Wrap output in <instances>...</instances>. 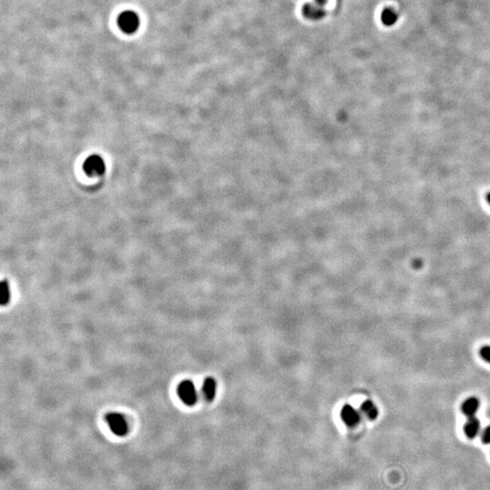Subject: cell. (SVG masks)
Wrapping results in <instances>:
<instances>
[{
	"instance_id": "ba28073f",
	"label": "cell",
	"mask_w": 490,
	"mask_h": 490,
	"mask_svg": "<svg viewBox=\"0 0 490 490\" xmlns=\"http://www.w3.org/2000/svg\"><path fill=\"white\" fill-rule=\"evenodd\" d=\"M480 429V421L474 416L468 418L464 425V432L468 439H474L478 436Z\"/></svg>"
},
{
	"instance_id": "5bb4252c",
	"label": "cell",
	"mask_w": 490,
	"mask_h": 490,
	"mask_svg": "<svg viewBox=\"0 0 490 490\" xmlns=\"http://www.w3.org/2000/svg\"><path fill=\"white\" fill-rule=\"evenodd\" d=\"M487 200H488V201H489V203H490V195H488V197H487Z\"/></svg>"
},
{
	"instance_id": "7a4b0ae2",
	"label": "cell",
	"mask_w": 490,
	"mask_h": 490,
	"mask_svg": "<svg viewBox=\"0 0 490 490\" xmlns=\"http://www.w3.org/2000/svg\"><path fill=\"white\" fill-rule=\"evenodd\" d=\"M178 396L185 405L193 406L197 402L198 393L195 389V384L191 380H183L178 386Z\"/></svg>"
},
{
	"instance_id": "8992f818",
	"label": "cell",
	"mask_w": 490,
	"mask_h": 490,
	"mask_svg": "<svg viewBox=\"0 0 490 490\" xmlns=\"http://www.w3.org/2000/svg\"><path fill=\"white\" fill-rule=\"evenodd\" d=\"M480 406V402L478 401V398L476 397H469L461 405V410L463 414L466 415L468 418L474 417L477 413L478 408Z\"/></svg>"
},
{
	"instance_id": "52a82bcc",
	"label": "cell",
	"mask_w": 490,
	"mask_h": 490,
	"mask_svg": "<svg viewBox=\"0 0 490 490\" xmlns=\"http://www.w3.org/2000/svg\"><path fill=\"white\" fill-rule=\"evenodd\" d=\"M216 388L217 384L213 378L209 377L204 379L201 387V391L206 401H212L214 400L216 394Z\"/></svg>"
},
{
	"instance_id": "7c38bea8",
	"label": "cell",
	"mask_w": 490,
	"mask_h": 490,
	"mask_svg": "<svg viewBox=\"0 0 490 490\" xmlns=\"http://www.w3.org/2000/svg\"><path fill=\"white\" fill-rule=\"evenodd\" d=\"M480 358L490 364V345H485L479 350Z\"/></svg>"
},
{
	"instance_id": "9c48e42d",
	"label": "cell",
	"mask_w": 490,
	"mask_h": 490,
	"mask_svg": "<svg viewBox=\"0 0 490 490\" xmlns=\"http://www.w3.org/2000/svg\"><path fill=\"white\" fill-rule=\"evenodd\" d=\"M360 409L362 413L369 419V420H375L379 416V409L377 406L371 401H366L361 404Z\"/></svg>"
},
{
	"instance_id": "4fadbf2b",
	"label": "cell",
	"mask_w": 490,
	"mask_h": 490,
	"mask_svg": "<svg viewBox=\"0 0 490 490\" xmlns=\"http://www.w3.org/2000/svg\"><path fill=\"white\" fill-rule=\"evenodd\" d=\"M481 439L485 444H490V426L485 428Z\"/></svg>"
},
{
	"instance_id": "3957f363",
	"label": "cell",
	"mask_w": 490,
	"mask_h": 490,
	"mask_svg": "<svg viewBox=\"0 0 490 490\" xmlns=\"http://www.w3.org/2000/svg\"><path fill=\"white\" fill-rule=\"evenodd\" d=\"M120 27L122 28L123 31L126 33H134L139 26V19L136 16V14L133 12L123 13L120 16L119 20Z\"/></svg>"
},
{
	"instance_id": "30bf717a",
	"label": "cell",
	"mask_w": 490,
	"mask_h": 490,
	"mask_svg": "<svg viewBox=\"0 0 490 490\" xmlns=\"http://www.w3.org/2000/svg\"><path fill=\"white\" fill-rule=\"evenodd\" d=\"M11 299L10 286L7 281H2L0 283V304L5 306L8 304Z\"/></svg>"
},
{
	"instance_id": "8fae6325",
	"label": "cell",
	"mask_w": 490,
	"mask_h": 490,
	"mask_svg": "<svg viewBox=\"0 0 490 490\" xmlns=\"http://www.w3.org/2000/svg\"><path fill=\"white\" fill-rule=\"evenodd\" d=\"M397 19H398V16H397L396 13L394 12L391 8L385 9L381 15L382 22L386 25H391L395 24Z\"/></svg>"
},
{
	"instance_id": "5b68a950",
	"label": "cell",
	"mask_w": 490,
	"mask_h": 490,
	"mask_svg": "<svg viewBox=\"0 0 490 490\" xmlns=\"http://www.w3.org/2000/svg\"><path fill=\"white\" fill-rule=\"evenodd\" d=\"M85 169L89 175H97L103 174L105 170V164L103 160L98 156H92L88 158V161L85 163Z\"/></svg>"
},
{
	"instance_id": "6da1fadb",
	"label": "cell",
	"mask_w": 490,
	"mask_h": 490,
	"mask_svg": "<svg viewBox=\"0 0 490 490\" xmlns=\"http://www.w3.org/2000/svg\"><path fill=\"white\" fill-rule=\"evenodd\" d=\"M110 430L118 437H124L128 432V423L126 418L118 412H110L106 418Z\"/></svg>"
},
{
	"instance_id": "277c9868",
	"label": "cell",
	"mask_w": 490,
	"mask_h": 490,
	"mask_svg": "<svg viewBox=\"0 0 490 490\" xmlns=\"http://www.w3.org/2000/svg\"><path fill=\"white\" fill-rule=\"evenodd\" d=\"M340 417L346 425L354 427L358 425L360 421V414L358 410L352 405H344L340 410Z\"/></svg>"
}]
</instances>
